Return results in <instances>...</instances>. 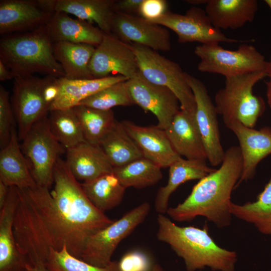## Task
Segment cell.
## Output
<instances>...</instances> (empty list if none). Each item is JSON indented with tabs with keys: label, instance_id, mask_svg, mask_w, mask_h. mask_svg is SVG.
Instances as JSON below:
<instances>
[{
	"label": "cell",
	"instance_id": "74e56055",
	"mask_svg": "<svg viewBox=\"0 0 271 271\" xmlns=\"http://www.w3.org/2000/svg\"><path fill=\"white\" fill-rule=\"evenodd\" d=\"M118 261L120 271H152L154 265L150 257L140 250L126 252Z\"/></svg>",
	"mask_w": 271,
	"mask_h": 271
},
{
	"label": "cell",
	"instance_id": "f546056e",
	"mask_svg": "<svg viewBox=\"0 0 271 271\" xmlns=\"http://www.w3.org/2000/svg\"><path fill=\"white\" fill-rule=\"evenodd\" d=\"M81 186L89 201L103 213L120 204L126 189L113 172L83 182Z\"/></svg>",
	"mask_w": 271,
	"mask_h": 271
},
{
	"label": "cell",
	"instance_id": "7bdbcfd3",
	"mask_svg": "<svg viewBox=\"0 0 271 271\" xmlns=\"http://www.w3.org/2000/svg\"><path fill=\"white\" fill-rule=\"evenodd\" d=\"M14 79V76L9 68L0 60V80H6Z\"/></svg>",
	"mask_w": 271,
	"mask_h": 271
},
{
	"label": "cell",
	"instance_id": "8d00e7d4",
	"mask_svg": "<svg viewBox=\"0 0 271 271\" xmlns=\"http://www.w3.org/2000/svg\"><path fill=\"white\" fill-rule=\"evenodd\" d=\"M9 92L0 86V147L1 149L9 144L13 128L15 126V117L9 100Z\"/></svg>",
	"mask_w": 271,
	"mask_h": 271
},
{
	"label": "cell",
	"instance_id": "f6af8a7d",
	"mask_svg": "<svg viewBox=\"0 0 271 271\" xmlns=\"http://www.w3.org/2000/svg\"><path fill=\"white\" fill-rule=\"evenodd\" d=\"M28 271H51L48 269L45 263H39L34 265H30Z\"/></svg>",
	"mask_w": 271,
	"mask_h": 271
},
{
	"label": "cell",
	"instance_id": "cb8c5ba5",
	"mask_svg": "<svg viewBox=\"0 0 271 271\" xmlns=\"http://www.w3.org/2000/svg\"><path fill=\"white\" fill-rule=\"evenodd\" d=\"M127 80L124 76L119 75L87 79L58 78L59 93L50 105L49 111L72 108L101 90Z\"/></svg>",
	"mask_w": 271,
	"mask_h": 271
},
{
	"label": "cell",
	"instance_id": "d6a6232c",
	"mask_svg": "<svg viewBox=\"0 0 271 271\" xmlns=\"http://www.w3.org/2000/svg\"><path fill=\"white\" fill-rule=\"evenodd\" d=\"M72 108L79 120L85 140L91 144L99 146L115 120L113 111L82 105Z\"/></svg>",
	"mask_w": 271,
	"mask_h": 271
},
{
	"label": "cell",
	"instance_id": "d590c367",
	"mask_svg": "<svg viewBox=\"0 0 271 271\" xmlns=\"http://www.w3.org/2000/svg\"><path fill=\"white\" fill-rule=\"evenodd\" d=\"M45 264L51 271H120L117 260L105 267L95 266L73 256L65 246L60 250L51 249Z\"/></svg>",
	"mask_w": 271,
	"mask_h": 271
},
{
	"label": "cell",
	"instance_id": "484cf974",
	"mask_svg": "<svg viewBox=\"0 0 271 271\" xmlns=\"http://www.w3.org/2000/svg\"><path fill=\"white\" fill-rule=\"evenodd\" d=\"M169 168L167 183L159 189L155 199V209L159 214L167 212L170 197L179 186L188 181L200 180L215 170L209 167L206 161L182 158Z\"/></svg>",
	"mask_w": 271,
	"mask_h": 271
},
{
	"label": "cell",
	"instance_id": "4dcf8cb0",
	"mask_svg": "<svg viewBox=\"0 0 271 271\" xmlns=\"http://www.w3.org/2000/svg\"><path fill=\"white\" fill-rule=\"evenodd\" d=\"M232 215L253 224L264 234H271V177L256 200L239 205L231 203Z\"/></svg>",
	"mask_w": 271,
	"mask_h": 271
},
{
	"label": "cell",
	"instance_id": "e575fe53",
	"mask_svg": "<svg viewBox=\"0 0 271 271\" xmlns=\"http://www.w3.org/2000/svg\"><path fill=\"white\" fill-rule=\"evenodd\" d=\"M127 80L113 84L101 90L85 99L78 105L101 110H110L117 106L135 104L129 92Z\"/></svg>",
	"mask_w": 271,
	"mask_h": 271
},
{
	"label": "cell",
	"instance_id": "30bf717a",
	"mask_svg": "<svg viewBox=\"0 0 271 271\" xmlns=\"http://www.w3.org/2000/svg\"><path fill=\"white\" fill-rule=\"evenodd\" d=\"M56 78L49 75L14 78L11 102L20 140H23L35 123L48 116L50 106L45 100L44 91Z\"/></svg>",
	"mask_w": 271,
	"mask_h": 271
},
{
	"label": "cell",
	"instance_id": "4fadbf2b",
	"mask_svg": "<svg viewBox=\"0 0 271 271\" xmlns=\"http://www.w3.org/2000/svg\"><path fill=\"white\" fill-rule=\"evenodd\" d=\"M184 77L194 96L195 117L207 159L211 166H217L221 164L225 151L220 141L218 113L215 105L202 81L185 72Z\"/></svg>",
	"mask_w": 271,
	"mask_h": 271
},
{
	"label": "cell",
	"instance_id": "bcb514c9",
	"mask_svg": "<svg viewBox=\"0 0 271 271\" xmlns=\"http://www.w3.org/2000/svg\"><path fill=\"white\" fill-rule=\"evenodd\" d=\"M208 1L205 0H190V1H187V3L195 5H199L204 3H207Z\"/></svg>",
	"mask_w": 271,
	"mask_h": 271
},
{
	"label": "cell",
	"instance_id": "3957f363",
	"mask_svg": "<svg viewBox=\"0 0 271 271\" xmlns=\"http://www.w3.org/2000/svg\"><path fill=\"white\" fill-rule=\"evenodd\" d=\"M158 239L170 245L183 260L187 271L206 266L214 270L234 271L237 253L220 247L211 237L205 224L202 228L179 226L164 214L157 217Z\"/></svg>",
	"mask_w": 271,
	"mask_h": 271
},
{
	"label": "cell",
	"instance_id": "5b68a950",
	"mask_svg": "<svg viewBox=\"0 0 271 271\" xmlns=\"http://www.w3.org/2000/svg\"><path fill=\"white\" fill-rule=\"evenodd\" d=\"M267 76L266 71L255 72L225 78V85L215 95V106L225 125L237 121L254 128L265 110L263 98L253 93L258 81Z\"/></svg>",
	"mask_w": 271,
	"mask_h": 271
},
{
	"label": "cell",
	"instance_id": "1f68e13d",
	"mask_svg": "<svg viewBox=\"0 0 271 271\" xmlns=\"http://www.w3.org/2000/svg\"><path fill=\"white\" fill-rule=\"evenodd\" d=\"M113 173L125 188H144L155 185L163 178L161 168L144 157L113 167Z\"/></svg>",
	"mask_w": 271,
	"mask_h": 271
},
{
	"label": "cell",
	"instance_id": "4316f807",
	"mask_svg": "<svg viewBox=\"0 0 271 271\" xmlns=\"http://www.w3.org/2000/svg\"><path fill=\"white\" fill-rule=\"evenodd\" d=\"M16 127L10 141L0 152V180L9 186L19 189L33 187L36 183L21 148Z\"/></svg>",
	"mask_w": 271,
	"mask_h": 271
},
{
	"label": "cell",
	"instance_id": "e0dca14e",
	"mask_svg": "<svg viewBox=\"0 0 271 271\" xmlns=\"http://www.w3.org/2000/svg\"><path fill=\"white\" fill-rule=\"evenodd\" d=\"M225 126L237 137L242 158V173L236 188L242 182L252 179L259 163L271 154V127L255 129L237 121Z\"/></svg>",
	"mask_w": 271,
	"mask_h": 271
},
{
	"label": "cell",
	"instance_id": "60d3db41",
	"mask_svg": "<svg viewBox=\"0 0 271 271\" xmlns=\"http://www.w3.org/2000/svg\"><path fill=\"white\" fill-rule=\"evenodd\" d=\"M57 79V78H55L46 86L44 91L45 100L49 106L56 99L59 93Z\"/></svg>",
	"mask_w": 271,
	"mask_h": 271
},
{
	"label": "cell",
	"instance_id": "f35d334b",
	"mask_svg": "<svg viewBox=\"0 0 271 271\" xmlns=\"http://www.w3.org/2000/svg\"><path fill=\"white\" fill-rule=\"evenodd\" d=\"M167 2L165 0H144L138 14L140 17L151 21L158 18L168 10Z\"/></svg>",
	"mask_w": 271,
	"mask_h": 271
},
{
	"label": "cell",
	"instance_id": "8fae6325",
	"mask_svg": "<svg viewBox=\"0 0 271 271\" xmlns=\"http://www.w3.org/2000/svg\"><path fill=\"white\" fill-rule=\"evenodd\" d=\"M149 21L174 31L180 43L198 42L207 45L242 42L226 36L213 26L205 11L197 7L190 8L183 15L167 11L158 18Z\"/></svg>",
	"mask_w": 271,
	"mask_h": 271
},
{
	"label": "cell",
	"instance_id": "7a4b0ae2",
	"mask_svg": "<svg viewBox=\"0 0 271 271\" xmlns=\"http://www.w3.org/2000/svg\"><path fill=\"white\" fill-rule=\"evenodd\" d=\"M242 170L239 147L233 146L225 151L220 167L200 180L188 197L167 213L178 222L190 221L198 216L206 218L218 228L231 223V195Z\"/></svg>",
	"mask_w": 271,
	"mask_h": 271
},
{
	"label": "cell",
	"instance_id": "836d02e7",
	"mask_svg": "<svg viewBox=\"0 0 271 271\" xmlns=\"http://www.w3.org/2000/svg\"><path fill=\"white\" fill-rule=\"evenodd\" d=\"M50 112L48 120L51 131L66 150L86 141L72 108L56 109Z\"/></svg>",
	"mask_w": 271,
	"mask_h": 271
},
{
	"label": "cell",
	"instance_id": "b9f144b4",
	"mask_svg": "<svg viewBox=\"0 0 271 271\" xmlns=\"http://www.w3.org/2000/svg\"><path fill=\"white\" fill-rule=\"evenodd\" d=\"M265 71L269 79L265 82L266 85V97L267 103L271 109V58L267 61Z\"/></svg>",
	"mask_w": 271,
	"mask_h": 271
},
{
	"label": "cell",
	"instance_id": "5bb4252c",
	"mask_svg": "<svg viewBox=\"0 0 271 271\" xmlns=\"http://www.w3.org/2000/svg\"><path fill=\"white\" fill-rule=\"evenodd\" d=\"M126 83L134 104L152 112L157 118V126L166 129L181 109L175 94L167 87L150 82L139 71Z\"/></svg>",
	"mask_w": 271,
	"mask_h": 271
},
{
	"label": "cell",
	"instance_id": "52a82bcc",
	"mask_svg": "<svg viewBox=\"0 0 271 271\" xmlns=\"http://www.w3.org/2000/svg\"><path fill=\"white\" fill-rule=\"evenodd\" d=\"M200 59L197 68L201 72L215 73L225 78L265 71L267 61L252 45L241 44L235 50L223 48L218 43L201 44L194 49Z\"/></svg>",
	"mask_w": 271,
	"mask_h": 271
},
{
	"label": "cell",
	"instance_id": "603a6c76",
	"mask_svg": "<svg viewBox=\"0 0 271 271\" xmlns=\"http://www.w3.org/2000/svg\"><path fill=\"white\" fill-rule=\"evenodd\" d=\"M45 27L53 43L67 42L96 47L101 43L104 34L93 24L73 18L63 12H54Z\"/></svg>",
	"mask_w": 271,
	"mask_h": 271
},
{
	"label": "cell",
	"instance_id": "7402d4cb",
	"mask_svg": "<svg viewBox=\"0 0 271 271\" xmlns=\"http://www.w3.org/2000/svg\"><path fill=\"white\" fill-rule=\"evenodd\" d=\"M66 152L65 161L78 181L88 182L113 172V166L99 146L85 141Z\"/></svg>",
	"mask_w": 271,
	"mask_h": 271
},
{
	"label": "cell",
	"instance_id": "44dd1931",
	"mask_svg": "<svg viewBox=\"0 0 271 271\" xmlns=\"http://www.w3.org/2000/svg\"><path fill=\"white\" fill-rule=\"evenodd\" d=\"M115 0H39L53 12H63L76 18L97 24L104 33H111L115 15Z\"/></svg>",
	"mask_w": 271,
	"mask_h": 271
},
{
	"label": "cell",
	"instance_id": "ac0fdd59",
	"mask_svg": "<svg viewBox=\"0 0 271 271\" xmlns=\"http://www.w3.org/2000/svg\"><path fill=\"white\" fill-rule=\"evenodd\" d=\"M19 199V189L10 186L7 199L0 212V271H28L32 265L20 251L13 231Z\"/></svg>",
	"mask_w": 271,
	"mask_h": 271
},
{
	"label": "cell",
	"instance_id": "9c48e42d",
	"mask_svg": "<svg viewBox=\"0 0 271 271\" xmlns=\"http://www.w3.org/2000/svg\"><path fill=\"white\" fill-rule=\"evenodd\" d=\"M150 209L149 203L143 202L90 236L80 259L99 267L108 265L117 245L144 222Z\"/></svg>",
	"mask_w": 271,
	"mask_h": 271
},
{
	"label": "cell",
	"instance_id": "2e32d148",
	"mask_svg": "<svg viewBox=\"0 0 271 271\" xmlns=\"http://www.w3.org/2000/svg\"><path fill=\"white\" fill-rule=\"evenodd\" d=\"M53 13L39 0H1L0 34L34 31L45 26Z\"/></svg>",
	"mask_w": 271,
	"mask_h": 271
},
{
	"label": "cell",
	"instance_id": "f1b7e54d",
	"mask_svg": "<svg viewBox=\"0 0 271 271\" xmlns=\"http://www.w3.org/2000/svg\"><path fill=\"white\" fill-rule=\"evenodd\" d=\"M99 146L113 167L124 166L143 157L141 150L121 122L116 119Z\"/></svg>",
	"mask_w": 271,
	"mask_h": 271
},
{
	"label": "cell",
	"instance_id": "6da1fadb",
	"mask_svg": "<svg viewBox=\"0 0 271 271\" xmlns=\"http://www.w3.org/2000/svg\"><path fill=\"white\" fill-rule=\"evenodd\" d=\"M53 184L51 191L37 184L19 188L13 231L20 251L32 265L45 263L51 249L65 246L80 259L88 239L114 221L92 204L60 157Z\"/></svg>",
	"mask_w": 271,
	"mask_h": 271
},
{
	"label": "cell",
	"instance_id": "ffe728a7",
	"mask_svg": "<svg viewBox=\"0 0 271 271\" xmlns=\"http://www.w3.org/2000/svg\"><path fill=\"white\" fill-rule=\"evenodd\" d=\"M165 131L173 148L179 156L188 160H206L195 113L180 109Z\"/></svg>",
	"mask_w": 271,
	"mask_h": 271
},
{
	"label": "cell",
	"instance_id": "83f0119b",
	"mask_svg": "<svg viewBox=\"0 0 271 271\" xmlns=\"http://www.w3.org/2000/svg\"><path fill=\"white\" fill-rule=\"evenodd\" d=\"M95 48L87 44L67 42L54 43V55L61 65L65 77L69 79H93L89 63Z\"/></svg>",
	"mask_w": 271,
	"mask_h": 271
},
{
	"label": "cell",
	"instance_id": "c3c4849f",
	"mask_svg": "<svg viewBox=\"0 0 271 271\" xmlns=\"http://www.w3.org/2000/svg\"><path fill=\"white\" fill-rule=\"evenodd\" d=\"M264 2L266 4L267 7L269 8L271 11V0H264ZM270 24H271V17H270Z\"/></svg>",
	"mask_w": 271,
	"mask_h": 271
},
{
	"label": "cell",
	"instance_id": "ee69618b",
	"mask_svg": "<svg viewBox=\"0 0 271 271\" xmlns=\"http://www.w3.org/2000/svg\"><path fill=\"white\" fill-rule=\"evenodd\" d=\"M10 186L0 180V209L4 207L8 198Z\"/></svg>",
	"mask_w": 271,
	"mask_h": 271
},
{
	"label": "cell",
	"instance_id": "d6986e66",
	"mask_svg": "<svg viewBox=\"0 0 271 271\" xmlns=\"http://www.w3.org/2000/svg\"><path fill=\"white\" fill-rule=\"evenodd\" d=\"M121 123L138 146L143 157L161 168L169 167L182 158L173 148L164 129L157 125H138L130 120H123Z\"/></svg>",
	"mask_w": 271,
	"mask_h": 271
},
{
	"label": "cell",
	"instance_id": "ab89813d",
	"mask_svg": "<svg viewBox=\"0 0 271 271\" xmlns=\"http://www.w3.org/2000/svg\"><path fill=\"white\" fill-rule=\"evenodd\" d=\"M144 0L115 1L114 9L115 13L134 15L138 14L140 8Z\"/></svg>",
	"mask_w": 271,
	"mask_h": 271
},
{
	"label": "cell",
	"instance_id": "8992f818",
	"mask_svg": "<svg viewBox=\"0 0 271 271\" xmlns=\"http://www.w3.org/2000/svg\"><path fill=\"white\" fill-rule=\"evenodd\" d=\"M130 45L142 75L150 82L170 89L178 98L181 110L195 113L194 96L179 65L148 47Z\"/></svg>",
	"mask_w": 271,
	"mask_h": 271
},
{
	"label": "cell",
	"instance_id": "7c38bea8",
	"mask_svg": "<svg viewBox=\"0 0 271 271\" xmlns=\"http://www.w3.org/2000/svg\"><path fill=\"white\" fill-rule=\"evenodd\" d=\"M89 69L93 78L118 74L129 79L139 71L130 44L124 42L112 33H104L91 59Z\"/></svg>",
	"mask_w": 271,
	"mask_h": 271
},
{
	"label": "cell",
	"instance_id": "ba28073f",
	"mask_svg": "<svg viewBox=\"0 0 271 271\" xmlns=\"http://www.w3.org/2000/svg\"><path fill=\"white\" fill-rule=\"evenodd\" d=\"M22 142L21 150L36 184L49 188L55 166L64 150L51 131L48 116L35 123Z\"/></svg>",
	"mask_w": 271,
	"mask_h": 271
},
{
	"label": "cell",
	"instance_id": "7dc6e473",
	"mask_svg": "<svg viewBox=\"0 0 271 271\" xmlns=\"http://www.w3.org/2000/svg\"><path fill=\"white\" fill-rule=\"evenodd\" d=\"M152 271H166L160 264H155Z\"/></svg>",
	"mask_w": 271,
	"mask_h": 271
},
{
	"label": "cell",
	"instance_id": "9a60e30c",
	"mask_svg": "<svg viewBox=\"0 0 271 271\" xmlns=\"http://www.w3.org/2000/svg\"><path fill=\"white\" fill-rule=\"evenodd\" d=\"M111 33L127 43H134L155 51H168L171 48L168 30L134 15L115 13Z\"/></svg>",
	"mask_w": 271,
	"mask_h": 271
},
{
	"label": "cell",
	"instance_id": "d4e9b609",
	"mask_svg": "<svg viewBox=\"0 0 271 271\" xmlns=\"http://www.w3.org/2000/svg\"><path fill=\"white\" fill-rule=\"evenodd\" d=\"M258 9L256 0H208L205 11L212 24L222 29H237L251 22Z\"/></svg>",
	"mask_w": 271,
	"mask_h": 271
},
{
	"label": "cell",
	"instance_id": "277c9868",
	"mask_svg": "<svg viewBox=\"0 0 271 271\" xmlns=\"http://www.w3.org/2000/svg\"><path fill=\"white\" fill-rule=\"evenodd\" d=\"M53 42L45 25L34 31L3 36L0 40V60L14 78L35 73L58 78L65 77L53 53Z\"/></svg>",
	"mask_w": 271,
	"mask_h": 271
}]
</instances>
